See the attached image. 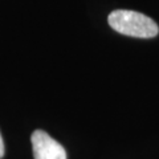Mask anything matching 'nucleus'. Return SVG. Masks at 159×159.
I'll return each mask as SVG.
<instances>
[{
	"instance_id": "obj_1",
	"label": "nucleus",
	"mask_w": 159,
	"mask_h": 159,
	"mask_svg": "<svg viewBox=\"0 0 159 159\" xmlns=\"http://www.w3.org/2000/svg\"><path fill=\"white\" fill-rule=\"evenodd\" d=\"M107 21L114 31L131 37L151 39L159 32L158 24L152 19L137 11L117 9L109 15Z\"/></svg>"
},
{
	"instance_id": "obj_2",
	"label": "nucleus",
	"mask_w": 159,
	"mask_h": 159,
	"mask_svg": "<svg viewBox=\"0 0 159 159\" xmlns=\"http://www.w3.org/2000/svg\"><path fill=\"white\" fill-rule=\"evenodd\" d=\"M32 148L34 159H66V151L57 141L43 130L33 131Z\"/></svg>"
},
{
	"instance_id": "obj_3",
	"label": "nucleus",
	"mask_w": 159,
	"mask_h": 159,
	"mask_svg": "<svg viewBox=\"0 0 159 159\" xmlns=\"http://www.w3.org/2000/svg\"><path fill=\"white\" fill-rule=\"evenodd\" d=\"M3 155H4V142H3L2 134H0V159L3 158Z\"/></svg>"
}]
</instances>
